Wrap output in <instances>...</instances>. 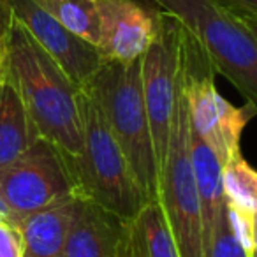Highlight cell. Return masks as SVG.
<instances>
[{
  "mask_svg": "<svg viewBox=\"0 0 257 257\" xmlns=\"http://www.w3.org/2000/svg\"><path fill=\"white\" fill-rule=\"evenodd\" d=\"M190 118L180 85L169 131L168 152L159 180V204L180 257H204L201 208L189 154Z\"/></svg>",
  "mask_w": 257,
  "mask_h": 257,
  "instance_id": "8992f818",
  "label": "cell"
},
{
  "mask_svg": "<svg viewBox=\"0 0 257 257\" xmlns=\"http://www.w3.org/2000/svg\"><path fill=\"white\" fill-rule=\"evenodd\" d=\"M78 106L83 141L81 152L72 162L78 197L99 204L121 220H131L148 203L147 197L111 136L99 106L81 88Z\"/></svg>",
  "mask_w": 257,
  "mask_h": 257,
  "instance_id": "3957f363",
  "label": "cell"
},
{
  "mask_svg": "<svg viewBox=\"0 0 257 257\" xmlns=\"http://www.w3.org/2000/svg\"><path fill=\"white\" fill-rule=\"evenodd\" d=\"M227 220L231 225V231L234 234L236 241L243 248L246 257H255L257 239H255V217L257 215L243 211L236 206H231L224 201Z\"/></svg>",
  "mask_w": 257,
  "mask_h": 257,
  "instance_id": "ac0fdd59",
  "label": "cell"
},
{
  "mask_svg": "<svg viewBox=\"0 0 257 257\" xmlns=\"http://www.w3.org/2000/svg\"><path fill=\"white\" fill-rule=\"evenodd\" d=\"M99 106L111 136L120 147L147 201L159 199V169L141 86V58L102 62L83 86Z\"/></svg>",
  "mask_w": 257,
  "mask_h": 257,
  "instance_id": "7a4b0ae2",
  "label": "cell"
},
{
  "mask_svg": "<svg viewBox=\"0 0 257 257\" xmlns=\"http://www.w3.org/2000/svg\"><path fill=\"white\" fill-rule=\"evenodd\" d=\"M0 41H2V39H0Z\"/></svg>",
  "mask_w": 257,
  "mask_h": 257,
  "instance_id": "d4e9b609",
  "label": "cell"
},
{
  "mask_svg": "<svg viewBox=\"0 0 257 257\" xmlns=\"http://www.w3.org/2000/svg\"><path fill=\"white\" fill-rule=\"evenodd\" d=\"M9 20H11V11H9L8 0H0V39L4 37L6 30H8Z\"/></svg>",
  "mask_w": 257,
  "mask_h": 257,
  "instance_id": "7402d4cb",
  "label": "cell"
},
{
  "mask_svg": "<svg viewBox=\"0 0 257 257\" xmlns=\"http://www.w3.org/2000/svg\"><path fill=\"white\" fill-rule=\"evenodd\" d=\"M218 8L257 30V0H213Z\"/></svg>",
  "mask_w": 257,
  "mask_h": 257,
  "instance_id": "ffe728a7",
  "label": "cell"
},
{
  "mask_svg": "<svg viewBox=\"0 0 257 257\" xmlns=\"http://www.w3.org/2000/svg\"><path fill=\"white\" fill-rule=\"evenodd\" d=\"M6 76L11 79L39 138L57 147L71 162L81 152L79 88L13 18L2 37Z\"/></svg>",
  "mask_w": 257,
  "mask_h": 257,
  "instance_id": "6da1fadb",
  "label": "cell"
},
{
  "mask_svg": "<svg viewBox=\"0 0 257 257\" xmlns=\"http://www.w3.org/2000/svg\"><path fill=\"white\" fill-rule=\"evenodd\" d=\"M189 154L192 166L194 182L201 208V227H203V248L206 252L215 227L224 208V190H222V162L218 155L197 136L190 127Z\"/></svg>",
  "mask_w": 257,
  "mask_h": 257,
  "instance_id": "7c38bea8",
  "label": "cell"
},
{
  "mask_svg": "<svg viewBox=\"0 0 257 257\" xmlns=\"http://www.w3.org/2000/svg\"><path fill=\"white\" fill-rule=\"evenodd\" d=\"M39 140L27 109L8 76L0 86V171L16 162Z\"/></svg>",
  "mask_w": 257,
  "mask_h": 257,
  "instance_id": "9a60e30c",
  "label": "cell"
},
{
  "mask_svg": "<svg viewBox=\"0 0 257 257\" xmlns=\"http://www.w3.org/2000/svg\"><path fill=\"white\" fill-rule=\"evenodd\" d=\"M4 76H6V55H4V48H2V41H0V86L4 83Z\"/></svg>",
  "mask_w": 257,
  "mask_h": 257,
  "instance_id": "603a6c76",
  "label": "cell"
},
{
  "mask_svg": "<svg viewBox=\"0 0 257 257\" xmlns=\"http://www.w3.org/2000/svg\"><path fill=\"white\" fill-rule=\"evenodd\" d=\"M0 257H25L22 232L11 222H0Z\"/></svg>",
  "mask_w": 257,
  "mask_h": 257,
  "instance_id": "44dd1931",
  "label": "cell"
},
{
  "mask_svg": "<svg viewBox=\"0 0 257 257\" xmlns=\"http://www.w3.org/2000/svg\"><path fill=\"white\" fill-rule=\"evenodd\" d=\"M0 222H11V215H9V210L2 197H0Z\"/></svg>",
  "mask_w": 257,
  "mask_h": 257,
  "instance_id": "cb8c5ba5",
  "label": "cell"
},
{
  "mask_svg": "<svg viewBox=\"0 0 257 257\" xmlns=\"http://www.w3.org/2000/svg\"><path fill=\"white\" fill-rule=\"evenodd\" d=\"M123 222L99 204L79 199L60 257H118Z\"/></svg>",
  "mask_w": 257,
  "mask_h": 257,
  "instance_id": "8fae6325",
  "label": "cell"
},
{
  "mask_svg": "<svg viewBox=\"0 0 257 257\" xmlns=\"http://www.w3.org/2000/svg\"><path fill=\"white\" fill-rule=\"evenodd\" d=\"M215 65L196 37L182 27V69L180 85L187 100L192 131L218 155L224 164L238 154L241 134L255 116L257 106L246 102L232 106L218 93Z\"/></svg>",
  "mask_w": 257,
  "mask_h": 257,
  "instance_id": "5b68a950",
  "label": "cell"
},
{
  "mask_svg": "<svg viewBox=\"0 0 257 257\" xmlns=\"http://www.w3.org/2000/svg\"><path fill=\"white\" fill-rule=\"evenodd\" d=\"M0 197L15 225L34 211L78 197L71 159L39 138L18 161L0 171Z\"/></svg>",
  "mask_w": 257,
  "mask_h": 257,
  "instance_id": "52a82bcc",
  "label": "cell"
},
{
  "mask_svg": "<svg viewBox=\"0 0 257 257\" xmlns=\"http://www.w3.org/2000/svg\"><path fill=\"white\" fill-rule=\"evenodd\" d=\"M13 18L78 88L90 81L102 64L99 50L50 16L34 0H8Z\"/></svg>",
  "mask_w": 257,
  "mask_h": 257,
  "instance_id": "9c48e42d",
  "label": "cell"
},
{
  "mask_svg": "<svg viewBox=\"0 0 257 257\" xmlns=\"http://www.w3.org/2000/svg\"><path fill=\"white\" fill-rule=\"evenodd\" d=\"M118 257H180L159 201H148L123 222Z\"/></svg>",
  "mask_w": 257,
  "mask_h": 257,
  "instance_id": "5bb4252c",
  "label": "cell"
},
{
  "mask_svg": "<svg viewBox=\"0 0 257 257\" xmlns=\"http://www.w3.org/2000/svg\"><path fill=\"white\" fill-rule=\"evenodd\" d=\"M79 199L55 203L20 220L16 227L25 243V257H60Z\"/></svg>",
  "mask_w": 257,
  "mask_h": 257,
  "instance_id": "4fadbf2b",
  "label": "cell"
},
{
  "mask_svg": "<svg viewBox=\"0 0 257 257\" xmlns=\"http://www.w3.org/2000/svg\"><path fill=\"white\" fill-rule=\"evenodd\" d=\"M204 257H246L239 243L236 241L234 234L231 231V225L225 213V204L220 211V218L215 227V234L208 245Z\"/></svg>",
  "mask_w": 257,
  "mask_h": 257,
  "instance_id": "d6986e66",
  "label": "cell"
},
{
  "mask_svg": "<svg viewBox=\"0 0 257 257\" xmlns=\"http://www.w3.org/2000/svg\"><path fill=\"white\" fill-rule=\"evenodd\" d=\"M182 25L157 9V34L141 57V86L159 169L168 152L169 131L180 93Z\"/></svg>",
  "mask_w": 257,
  "mask_h": 257,
  "instance_id": "ba28073f",
  "label": "cell"
},
{
  "mask_svg": "<svg viewBox=\"0 0 257 257\" xmlns=\"http://www.w3.org/2000/svg\"><path fill=\"white\" fill-rule=\"evenodd\" d=\"M222 190L227 204L257 215V173L241 152L222 164Z\"/></svg>",
  "mask_w": 257,
  "mask_h": 257,
  "instance_id": "e0dca14e",
  "label": "cell"
},
{
  "mask_svg": "<svg viewBox=\"0 0 257 257\" xmlns=\"http://www.w3.org/2000/svg\"><path fill=\"white\" fill-rule=\"evenodd\" d=\"M99 50L104 62H134L145 55L157 34V11L138 0H95Z\"/></svg>",
  "mask_w": 257,
  "mask_h": 257,
  "instance_id": "30bf717a",
  "label": "cell"
},
{
  "mask_svg": "<svg viewBox=\"0 0 257 257\" xmlns=\"http://www.w3.org/2000/svg\"><path fill=\"white\" fill-rule=\"evenodd\" d=\"M60 25L81 37L83 41L99 44V13L95 0H34Z\"/></svg>",
  "mask_w": 257,
  "mask_h": 257,
  "instance_id": "2e32d148",
  "label": "cell"
},
{
  "mask_svg": "<svg viewBox=\"0 0 257 257\" xmlns=\"http://www.w3.org/2000/svg\"><path fill=\"white\" fill-rule=\"evenodd\" d=\"M173 16L204 48L215 71L257 106V30L236 20L213 0H148Z\"/></svg>",
  "mask_w": 257,
  "mask_h": 257,
  "instance_id": "277c9868",
  "label": "cell"
}]
</instances>
